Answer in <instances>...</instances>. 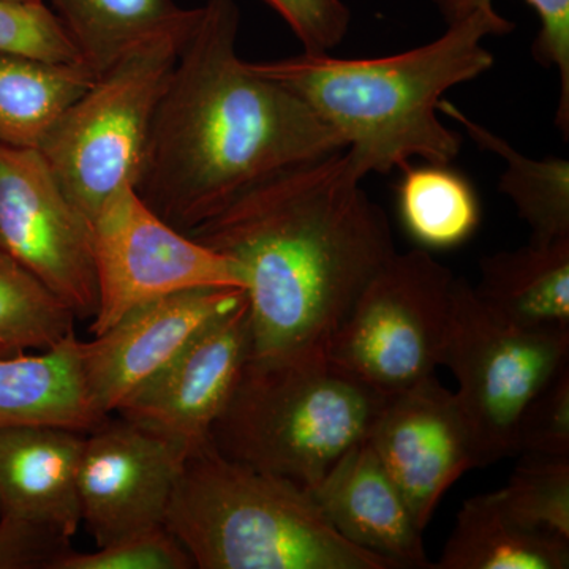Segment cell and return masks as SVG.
<instances>
[{
	"label": "cell",
	"instance_id": "cell-25",
	"mask_svg": "<svg viewBox=\"0 0 569 569\" xmlns=\"http://www.w3.org/2000/svg\"><path fill=\"white\" fill-rule=\"evenodd\" d=\"M497 496L520 526L569 539V458L522 455Z\"/></svg>",
	"mask_w": 569,
	"mask_h": 569
},
{
	"label": "cell",
	"instance_id": "cell-29",
	"mask_svg": "<svg viewBox=\"0 0 569 569\" xmlns=\"http://www.w3.org/2000/svg\"><path fill=\"white\" fill-rule=\"evenodd\" d=\"M516 455L569 458V362L531 397L520 415Z\"/></svg>",
	"mask_w": 569,
	"mask_h": 569
},
{
	"label": "cell",
	"instance_id": "cell-32",
	"mask_svg": "<svg viewBox=\"0 0 569 569\" xmlns=\"http://www.w3.org/2000/svg\"><path fill=\"white\" fill-rule=\"evenodd\" d=\"M2 2H41V0H2Z\"/></svg>",
	"mask_w": 569,
	"mask_h": 569
},
{
	"label": "cell",
	"instance_id": "cell-31",
	"mask_svg": "<svg viewBox=\"0 0 569 569\" xmlns=\"http://www.w3.org/2000/svg\"><path fill=\"white\" fill-rule=\"evenodd\" d=\"M70 539L31 523L0 520V569H52Z\"/></svg>",
	"mask_w": 569,
	"mask_h": 569
},
{
	"label": "cell",
	"instance_id": "cell-16",
	"mask_svg": "<svg viewBox=\"0 0 569 569\" xmlns=\"http://www.w3.org/2000/svg\"><path fill=\"white\" fill-rule=\"evenodd\" d=\"M84 437L56 426L0 429V520L73 538L81 523L78 470Z\"/></svg>",
	"mask_w": 569,
	"mask_h": 569
},
{
	"label": "cell",
	"instance_id": "cell-14",
	"mask_svg": "<svg viewBox=\"0 0 569 569\" xmlns=\"http://www.w3.org/2000/svg\"><path fill=\"white\" fill-rule=\"evenodd\" d=\"M246 299L242 288H194L130 310L103 335L82 342V373L102 417L189 346L201 329Z\"/></svg>",
	"mask_w": 569,
	"mask_h": 569
},
{
	"label": "cell",
	"instance_id": "cell-24",
	"mask_svg": "<svg viewBox=\"0 0 569 569\" xmlns=\"http://www.w3.org/2000/svg\"><path fill=\"white\" fill-rule=\"evenodd\" d=\"M77 320L59 296L0 249V359L50 350L74 332Z\"/></svg>",
	"mask_w": 569,
	"mask_h": 569
},
{
	"label": "cell",
	"instance_id": "cell-5",
	"mask_svg": "<svg viewBox=\"0 0 569 569\" xmlns=\"http://www.w3.org/2000/svg\"><path fill=\"white\" fill-rule=\"evenodd\" d=\"M387 397L325 355L249 358L209 441L224 458L310 492L369 437Z\"/></svg>",
	"mask_w": 569,
	"mask_h": 569
},
{
	"label": "cell",
	"instance_id": "cell-28",
	"mask_svg": "<svg viewBox=\"0 0 569 569\" xmlns=\"http://www.w3.org/2000/svg\"><path fill=\"white\" fill-rule=\"evenodd\" d=\"M192 557L167 527L130 535L96 552L67 550L52 569H192Z\"/></svg>",
	"mask_w": 569,
	"mask_h": 569
},
{
	"label": "cell",
	"instance_id": "cell-15",
	"mask_svg": "<svg viewBox=\"0 0 569 569\" xmlns=\"http://www.w3.org/2000/svg\"><path fill=\"white\" fill-rule=\"evenodd\" d=\"M310 493L348 541L383 557L395 569H433L425 531L418 529L367 438L342 456Z\"/></svg>",
	"mask_w": 569,
	"mask_h": 569
},
{
	"label": "cell",
	"instance_id": "cell-12",
	"mask_svg": "<svg viewBox=\"0 0 569 569\" xmlns=\"http://www.w3.org/2000/svg\"><path fill=\"white\" fill-rule=\"evenodd\" d=\"M367 440L422 531L445 493L478 468L458 399L436 376L388 396Z\"/></svg>",
	"mask_w": 569,
	"mask_h": 569
},
{
	"label": "cell",
	"instance_id": "cell-3",
	"mask_svg": "<svg viewBox=\"0 0 569 569\" xmlns=\"http://www.w3.org/2000/svg\"><path fill=\"white\" fill-rule=\"evenodd\" d=\"M515 28L496 9H481L430 43L387 58L302 52L250 66L305 99L339 133L365 179L402 170L411 159L451 163L459 156L462 138L441 121L438 103L492 69L496 59L482 41Z\"/></svg>",
	"mask_w": 569,
	"mask_h": 569
},
{
	"label": "cell",
	"instance_id": "cell-8",
	"mask_svg": "<svg viewBox=\"0 0 569 569\" xmlns=\"http://www.w3.org/2000/svg\"><path fill=\"white\" fill-rule=\"evenodd\" d=\"M456 277L426 249L396 253L356 299L328 358L383 396L443 366Z\"/></svg>",
	"mask_w": 569,
	"mask_h": 569
},
{
	"label": "cell",
	"instance_id": "cell-30",
	"mask_svg": "<svg viewBox=\"0 0 569 569\" xmlns=\"http://www.w3.org/2000/svg\"><path fill=\"white\" fill-rule=\"evenodd\" d=\"M282 17L306 54H329L350 31L351 11L343 0H264Z\"/></svg>",
	"mask_w": 569,
	"mask_h": 569
},
{
	"label": "cell",
	"instance_id": "cell-21",
	"mask_svg": "<svg viewBox=\"0 0 569 569\" xmlns=\"http://www.w3.org/2000/svg\"><path fill=\"white\" fill-rule=\"evenodd\" d=\"M438 111L458 122L479 149L503 160L498 190L515 204L520 219L529 223L531 239L546 241L569 236L568 159L553 156L530 159L447 99L440 100Z\"/></svg>",
	"mask_w": 569,
	"mask_h": 569
},
{
	"label": "cell",
	"instance_id": "cell-22",
	"mask_svg": "<svg viewBox=\"0 0 569 569\" xmlns=\"http://www.w3.org/2000/svg\"><path fill=\"white\" fill-rule=\"evenodd\" d=\"M86 66L97 77L141 41L181 24L192 10L173 0H51Z\"/></svg>",
	"mask_w": 569,
	"mask_h": 569
},
{
	"label": "cell",
	"instance_id": "cell-9",
	"mask_svg": "<svg viewBox=\"0 0 569 569\" xmlns=\"http://www.w3.org/2000/svg\"><path fill=\"white\" fill-rule=\"evenodd\" d=\"M99 307L91 335H103L130 310L194 288H242L233 258L194 241L160 219L127 183L92 220Z\"/></svg>",
	"mask_w": 569,
	"mask_h": 569
},
{
	"label": "cell",
	"instance_id": "cell-26",
	"mask_svg": "<svg viewBox=\"0 0 569 569\" xmlns=\"http://www.w3.org/2000/svg\"><path fill=\"white\" fill-rule=\"evenodd\" d=\"M447 26L471 17L475 11L493 9V0H430ZM539 20L537 39L531 47L535 61L553 69L559 77L556 127L569 137V0H526Z\"/></svg>",
	"mask_w": 569,
	"mask_h": 569
},
{
	"label": "cell",
	"instance_id": "cell-18",
	"mask_svg": "<svg viewBox=\"0 0 569 569\" xmlns=\"http://www.w3.org/2000/svg\"><path fill=\"white\" fill-rule=\"evenodd\" d=\"M475 293L498 317L527 329H569V236L531 239L479 263Z\"/></svg>",
	"mask_w": 569,
	"mask_h": 569
},
{
	"label": "cell",
	"instance_id": "cell-2",
	"mask_svg": "<svg viewBox=\"0 0 569 569\" xmlns=\"http://www.w3.org/2000/svg\"><path fill=\"white\" fill-rule=\"evenodd\" d=\"M234 0H206L164 89L134 192L189 234L257 183L346 151L305 99L238 54Z\"/></svg>",
	"mask_w": 569,
	"mask_h": 569
},
{
	"label": "cell",
	"instance_id": "cell-23",
	"mask_svg": "<svg viewBox=\"0 0 569 569\" xmlns=\"http://www.w3.org/2000/svg\"><path fill=\"white\" fill-rule=\"evenodd\" d=\"M400 171V220L422 249H452L475 234L481 222V206L466 176L451 163H408Z\"/></svg>",
	"mask_w": 569,
	"mask_h": 569
},
{
	"label": "cell",
	"instance_id": "cell-6",
	"mask_svg": "<svg viewBox=\"0 0 569 569\" xmlns=\"http://www.w3.org/2000/svg\"><path fill=\"white\" fill-rule=\"evenodd\" d=\"M198 9L127 51L51 127L39 151L89 220L121 187L134 186L157 108Z\"/></svg>",
	"mask_w": 569,
	"mask_h": 569
},
{
	"label": "cell",
	"instance_id": "cell-7",
	"mask_svg": "<svg viewBox=\"0 0 569 569\" xmlns=\"http://www.w3.org/2000/svg\"><path fill=\"white\" fill-rule=\"evenodd\" d=\"M569 362V329H527L493 313L466 279L452 287L443 366L458 380L478 467L515 456L520 415Z\"/></svg>",
	"mask_w": 569,
	"mask_h": 569
},
{
	"label": "cell",
	"instance_id": "cell-4",
	"mask_svg": "<svg viewBox=\"0 0 569 569\" xmlns=\"http://www.w3.org/2000/svg\"><path fill=\"white\" fill-rule=\"evenodd\" d=\"M163 526L200 569H395L343 538L309 490L209 440L187 452Z\"/></svg>",
	"mask_w": 569,
	"mask_h": 569
},
{
	"label": "cell",
	"instance_id": "cell-13",
	"mask_svg": "<svg viewBox=\"0 0 569 569\" xmlns=\"http://www.w3.org/2000/svg\"><path fill=\"white\" fill-rule=\"evenodd\" d=\"M250 347L246 296L241 305L201 329L170 365L127 397L116 413L187 451L200 447L233 395Z\"/></svg>",
	"mask_w": 569,
	"mask_h": 569
},
{
	"label": "cell",
	"instance_id": "cell-17",
	"mask_svg": "<svg viewBox=\"0 0 569 569\" xmlns=\"http://www.w3.org/2000/svg\"><path fill=\"white\" fill-rule=\"evenodd\" d=\"M81 343L71 332L39 355L0 359V429L56 426L88 433L108 418L86 388Z\"/></svg>",
	"mask_w": 569,
	"mask_h": 569
},
{
	"label": "cell",
	"instance_id": "cell-11",
	"mask_svg": "<svg viewBox=\"0 0 569 569\" xmlns=\"http://www.w3.org/2000/svg\"><path fill=\"white\" fill-rule=\"evenodd\" d=\"M187 452L121 417L86 433L78 496L97 548L163 526Z\"/></svg>",
	"mask_w": 569,
	"mask_h": 569
},
{
	"label": "cell",
	"instance_id": "cell-20",
	"mask_svg": "<svg viewBox=\"0 0 569 569\" xmlns=\"http://www.w3.org/2000/svg\"><path fill=\"white\" fill-rule=\"evenodd\" d=\"M96 78L84 62L56 63L0 52V144L39 149Z\"/></svg>",
	"mask_w": 569,
	"mask_h": 569
},
{
	"label": "cell",
	"instance_id": "cell-27",
	"mask_svg": "<svg viewBox=\"0 0 569 569\" xmlns=\"http://www.w3.org/2000/svg\"><path fill=\"white\" fill-rule=\"evenodd\" d=\"M0 52L56 63L84 62L62 22L41 2L0 0Z\"/></svg>",
	"mask_w": 569,
	"mask_h": 569
},
{
	"label": "cell",
	"instance_id": "cell-10",
	"mask_svg": "<svg viewBox=\"0 0 569 569\" xmlns=\"http://www.w3.org/2000/svg\"><path fill=\"white\" fill-rule=\"evenodd\" d=\"M0 249L80 320L99 307L92 223L63 192L39 149L0 144Z\"/></svg>",
	"mask_w": 569,
	"mask_h": 569
},
{
	"label": "cell",
	"instance_id": "cell-1",
	"mask_svg": "<svg viewBox=\"0 0 569 569\" xmlns=\"http://www.w3.org/2000/svg\"><path fill=\"white\" fill-rule=\"evenodd\" d=\"M346 151L280 171L193 230L244 269L250 359L328 356L356 299L395 257L388 213Z\"/></svg>",
	"mask_w": 569,
	"mask_h": 569
},
{
	"label": "cell",
	"instance_id": "cell-19",
	"mask_svg": "<svg viewBox=\"0 0 569 569\" xmlns=\"http://www.w3.org/2000/svg\"><path fill=\"white\" fill-rule=\"evenodd\" d=\"M569 539L526 529L496 492L468 498L433 569H567Z\"/></svg>",
	"mask_w": 569,
	"mask_h": 569
}]
</instances>
